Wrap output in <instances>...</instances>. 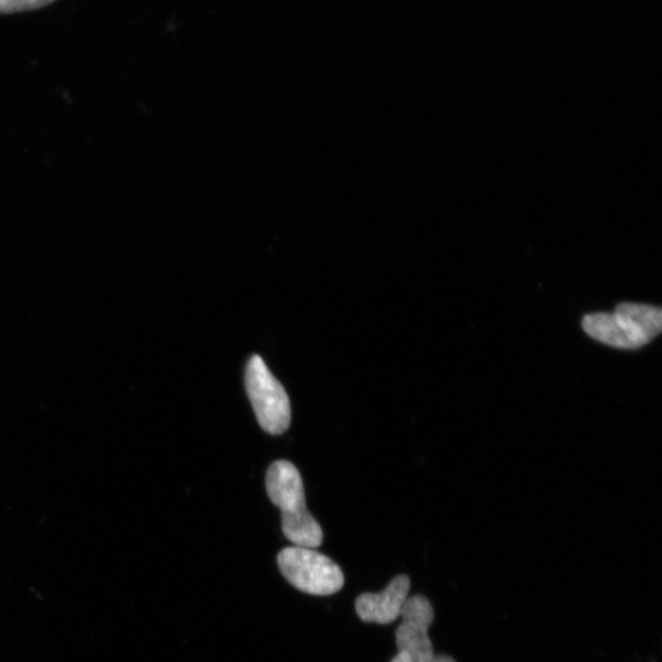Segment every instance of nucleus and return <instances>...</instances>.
Here are the masks:
<instances>
[{"label":"nucleus","mask_w":662,"mask_h":662,"mask_svg":"<svg viewBox=\"0 0 662 662\" xmlns=\"http://www.w3.org/2000/svg\"><path fill=\"white\" fill-rule=\"evenodd\" d=\"M269 499L282 511L283 533L298 547L317 548L323 543V530L307 511L301 473L293 463L278 460L266 472Z\"/></svg>","instance_id":"1"},{"label":"nucleus","mask_w":662,"mask_h":662,"mask_svg":"<svg viewBox=\"0 0 662 662\" xmlns=\"http://www.w3.org/2000/svg\"><path fill=\"white\" fill-rule=\"evenodd\" d=\"M585 333L620 350H637L651 343L662 330V310L659 307L625 303L614 313H592L583 318Z\"/></svg>","instance_id":"2"},{"label":"nucleus","mask_w":662,"mask_h":662,"mask_svg":"<svg viewBox=\"0 0 662 662\" xmlns=\"http://www.w3.org/2000/svg\"><path fill=\"white\" fill-rule=\"evenodd\" d=\"M277 563L286 581L306 594L333 595L345 583L339 564L313 548L287 547L278 553Z\"/></svg>","instance_id":"3"},{"label":"nucleus","mask_w":662,"mask_h":662,"mask_svg":"<svg viewBox=\"0 0 662 662\" xmlns=\"http://www.w3.org/2000/svg\"><path fill=\"white\" fill-rule=\"evenodd\" d=\"M246 390L261 427L273 436L285 433L292 423L289 398L261 356L248 361Z\"/></svg>","instance_id":"4"},{"label":"nucleus","mask_w":662,"mask_h":662,"mask_svg":"<svg viewBox=\"0 0 662 662\" xmlns=\"http://www.w3.org/2000/svg\"><path fill=\"white\" fill-rule=\"evenodd\" d=\"M400 617L396 636L399 653L411 662H431L434 650L429 629L434 620V609L429 600L422 595L408 597Z\"/></svg>","instance_id":"5"},{"label":"nucleus","mask_w":662,"mask_h":662,"mask_svg":"<svg viewBox=\"0 0 662 662\" xmlns=\"http://www.w3.org/2000/svg\"><path fill=\"white\" fill-rule=\"evenodd\" d=\"M410 578L398 575L388 584L385 591L374 594L366 593L356 600V612L365 623L389 625L400 617L410 592Z\"/></svg>","instance_id":"6"},{"label":"nucleus","mask_w":662,"mask_h":662,"mask_svg":"<svg viewBox=\"0 0 662 662\" xmlns=\"http://www.w3.org/2000/svg\"><path fill=\"white\" fill-rule=\"evenodd\" d=\"M56 0H0V14L28 12L49 5Z\"/></svg>","instance_id":"7"},{"label":"nucleus","mask_w":662,"mask_h":662,"mask_svg":"<svg viewBox=\"0 0 662 662\" xmlns=\"http://www.w3.org/2000/svg\"><path fill=\"white\" fill-rule=\"evenodd\" d=\"M431 662H455V660L448 655H434Z\"/></svg>","instance_id":"8"},{"label":"nucleus","mask_w":662,"mask_h":662,"mask_svg":"<svg viewBox=\"0 0 662 662\" xmlns=\"http://www.w3.org/2000/svg\"><path fill=\"white\" fill-rule=\"evenodd\" d=\"M391 662H411L407 655L398 653V655L391 660Z\"/></svg>","instance_id":"9"}]
</instances>
